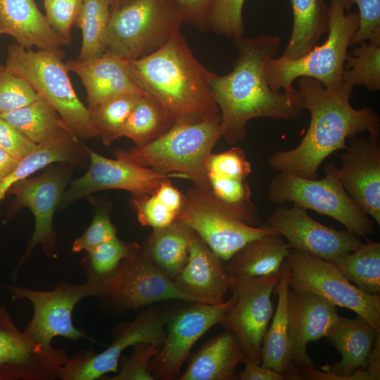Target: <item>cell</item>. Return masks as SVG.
<instances>
[{"label":"cell","instance_id":"cell-1","mask_svg":"<svg viewBox=\"0 0 380 380\" xmlns=\"http://www.w3.org/2000/svg\"><path fill=\"white\" fill-rule=\"evenodd\" d=\"M238 55L232 71L211 73L209 82L221 115L222 137L234 144L246 137V124L256 118L296 121L303 108L298 90L274 91L266 77V65L277 54V36L234 39Z\"/></svg>","mask_w":380,"mask_h":380},{"label":"cell","instance_id":"cell-2","mask_svg":"<svg viewBox=\"0 0 380 380\" xmlns=\"http://www.w3.org/2000/svg\"><path fill=\"white\" fill-rule=\"evenodd\" d=\"M298 84L303 108L310 113V125L296 147L276 151L270 157L272 170L316 179L324 160L338 150H346L349 139L365 132L379 137L380 118L376 112L368 106L360 109L352 106L350 100L354 87L343 84L338 89L327 88L308 77L298 78Z\"/></svg>","mask_w":380,"mask_h":380},{"label":"cell","instance_id":"cell-3","mask_svg":"<svg viewBox=\"0 0 380 380\" xmlns=\"http://www.w3.org/2000/svg\"><path fill=\"white\" fill-rule=\"evenodd\" d=\"M127 64L137 85L175 123L221 116L209 82L212 72L194 57L180 31L158 49Z\"/></svg>","mask_w":380,"mask_h":380},{"label":"cell","instance_id":"cell-4","mask_svg":"<svg viewBox=\"0 0 380 380\" xmlns=\"http://www.w3.org/2000/svg\"><path fill=\"white\" fill-rule=\"evenodd\" d=\"M220 121L221 116L199 122H176L152 142L128 151L117 149L115 156L160 174H182L195 186L211 191L207 162L222 137Z\"/></svg>","mask_w":380,"mask_h":380},{"label":"cell","instance_id":"cell-5","mask_svg":"<svg viewBox=\"0 0 380 380\" xmlns=\"http://www.w3.org/2000/svg\"><path fill=\"white\" fill-rule=\"evenodd\" d=\"M64 56L61 49L34 51L14 43L8 48L6 65L54 108L78 141L96 137L89 110L73 89Z\"/></svg>","mask_w":380,"mask_h":380},{"label":"cell","instance_id":"cell-6","mask_svg":"<svg viewBox=\"0 0 380 380\" xmlns=\"http://www.w3.org/2000/svg\"><path fill=\"white\" fill-rule=\"evenodd\" d=\"M329 27L327 40L316 45L298 59L280 56L270 59L266 65V77L271 89L279 92H293V82L302 77H311L325 87L341 88L348 49L358 28L357 12L346 13L342 0H330Z\"/></svg>","mask_w":380,"mask_h":380},{"label":"cell","instance_id":"cell-7","mask_svg":"<svg viewBox=\"0 0 380 380\" xmlns=\"http://www.w3.org/2000/svg\"><path fill=\"white\" fill-rule=\"evenodd\" d=\"M184 21L172 0H129L111 11L106 51L127 61L140 58L165 44Z\"/></svg>","mask_w":380,"mask_h":380},{"label":"cell","instance_id":"cell-8","mask_svg":"<svg viewBox=\"0 0 380 380\" xmlns=\"http://www.w3.org/2000/svg\"><path fill=\"white\" fill-rule=\"evenodd\" d=\"M324 170L325 176L320 179L277 172L268 186L270 202L277 205L292 202L306 210L327 215L357 236L373 234L372 222L343 187L337 167L330 163Z\"/></svg>","mask_w":380,"mask_h":380},{"label":"cell","instance_id":"cell-9","mask_svg":"<svg viewBox=\"0 0 380 380\" xmlns=\"http://www.w3.org/2000/svg\"><path fill=\"white\" fill-rule=\"evenodd\" d=\"M99 281L101 291L97 298L103 310L112 316L164 301L194 302L158 270L143 253L141 246Z\"/></svg>","mask_w":380,"mask_h":380},{"label":"cell","instance_id":"cell-10","mask_svg":"<svg viewBox=\"0 0 380 380\" xmlns=\"http://www.w3.org/2000/svg\"><path fill=\"white\" fill-rule=\"evenodd\" d=\"M11 294L13 301L26 299L33 307V315L23 329L34 343L51 348L53 338L61 336L77 341L94 339L78 329L72 322V312L82 300L98 297L101 291L99 280L87 279L82 284L68 281L58 283L53 290L41 291L15 285L3 286Z\"/></svg>","mask_w":380,"mask_h":380},{"label":"cell","instance_id":"cell-11","mask_svg":"<svg viewBox=\"0 0 380 380\" xmlns=\"http://www.w3.org/2000/svg\"><path fill=\"white\" fill-rule=\"evenodd\" d=\"M176 220L191 229L224 262L248 242L278 234L267 225L257 227L244 223L228 212L211 191L197 186L183 196Z\"/></svg>","mask_w":380,"mask_h":380},{"label":"cell","instance_id":"cell-12","mask_svg":"<svg viewBox=\"0 0 380 380\" xmlns=\"http://www.w3.org/2000/svg\"><path fill=\"white\" fill-rule=\"evenodd\" d=\"M170 310L156 305L142 308L132 321L116 325L111 344L101 353L84 350L69 357L60 368L61 380H95L110 372H118L122 352L137 344L149 343L161 346Z\"/></svg>","mask_w":380,"mask_h":380},{"label":"cell","instance_id":"cell-13","mask_svg":"<svg viewBox=\"0 0 380 380\" xmlns=\"http://www.w3.org/2000/svg\"><path fill=\"white\" fill-rule=\"evenodd\" d=\"M289 286L316 293L335 306L348 308L380 331V295H369L350 282L331 262L290 249Z\"/></svg>","mask_w":380,"mask_h":380},{"label":"cell","instance_id":"cell-14","mask_svg":"<svg viewBox=\"0 0 380 380\" xmlns=\"http://www.w3.org/2000/svg\"><path fill=\"white\" fill-rule=\"evenodd\" d=\"M280 272L243 279H232L231 303L220 324L236 338L244 358L261 364L263 338L273 316L271 295Z\"/></svg>","mask_w":380,"mask_h":380},{"label":"cell","instance_id":"cell-15","mask_svg":"<svg viewBox=\"0 0 380 380\" xmlns=\"http://www.w3.org/2000/svg\"><path fill=\"white\" fill-rule=\"evenodd\" d=\"M188 303L170 311L165 339L149 365V371L155 379L179 378L193 346L208 331L222 322L231 299L220 305Z\"/></svg>","mask_w":380,"mask_h":380},{"label":"cell","instance_id":"cell-16","mask_svg":"<svg viewBox=\"0 0 380 380\" xmlns=\"http://www.w3.org/2000/svg\"><path fill=\"white\" fill-rule=\"evenodd\" d=\"M66 180L65 173L59 169H51L38 177H28L15 183L7 191L6 194L15 196L9 217L25 207L32 212L35 220L34 232L27 248L12 272L13 279L17 278L20 268L29 260L36 246L41 245L47 256L55 255L53 215L61 201Z\"/></svg>","mask_w":380,"mask_h":380},{"label":"cell","instance_id":"cell-17","mask_svg":"<svg viewBox=\"0 0 380 380\" xmlns=\"http://www.w3.org/2000/svg\"><path fill=\"white\" fill-rule=\"evenodd\" d=\"M69 358L62 347L45 348L31 341L0 305V380H55Z\"/></svg>","mask_w":380,"mask_h":380},{"label":"cell","instance_id":"cell-18","mask_svg":"<svg viewBox=\"0 0 380 380\" xmlns=\"http://www.w3.org/2000/svg\"><path fill=\"white\" fill-rule=\"evenodd\" d=\"M90 166L81 177L72 181L63 192L61 203L68 205L94 192L106 189H122L133 196L151 195L165 179H186L180 173L160 174L153 170L120 159H109L90 151Z\"/></svg>","mask_w":380,"mask_h":380},{"label":"cell","instance_id":"cell-19","mask_svg":"<svg viewBox=\"0 0 380 380\" xmlns=\"http://www.w3.org/2000/svg\"><path fill=\"white\" fill-rule=\"evenodd\" d=\"M267 226L285 237L291 249L331 262L361 243L355 234L325 226L295 204L277 208L269 217Z\"/></svg>","mask_w":380,"mask_h":380},{"label":"cell","instance_id":"cell-20","mask_svg":"<svg viewBox=\"0 0 380 380\" xmlns=\"http://www.w3.org/2000/svg\"><path fill=\"white\" fill-rule=\"evenodd\" d=\"M379 336L380 331L360 316L341 317L325 337L341 355V361L320 366V370L314 366L306 369L300 372L302 379L372 380L367 369Z\"/></svg>","mask_w":380,"mask_h":380},{"label":"cell","instance_id":"cell-21","mask_svg":"<svg viewBox=\"0 0 380 380\" xmlns=\"http://www.w3.org/2000/svg\"><path fill=\"white\" fill-rule=\"evenodd\" d=\"M337 167L341 183L354 203L380 224V141L370 135L347 142Z\"/></svg>","mask_w":380,"mask_h":380},{"label":"cell","instance_id":"cell-22","mask_svg":"<svg viewBox=\"0 0 380 380\" xmlns=\"http://www.w3.org/2000/svg\"><path fill=\"white\" fill-rule=\"evenodd\" d=\"M288 315L291 361L300 375L314 366L306 351L308 343L325 338L341 316L336 306L323 297L291 289Z\"/></svg>","mask_w":380,"mask_h":380},{"label":"cell","instance_id":"cell-23","mask_svg":"<svg viewBox=\"0 0 380 380\" xmlns=\"http://www.w3.org/2000/svg\"><path fill=\"white\" fill-rule=\"evenodd\" d=\"M172 281L194 302L220 305L225 301L232 278L224 261L194 232L186 262Z\"/></svg>","mask_w":380,"mask_h":380},{"label":"cell","instance_id":"cell-24","mask_svg":"<svg viewBox=\"0 0 380 380\" xmlns=\"http://www.w3.org/2000/svg\"><path fill=\"white\" fill-rule=\"evenodd\" d=\"M65 64L68 71L80 78L87 91L89 110L119 94L148 96L134 80L127 61L109 52L89 61L69 60Z\"/></svg>","mask_w":380,"mask_h":380},{"label":"cell","instance_id":"cell-25","mask_svg":"<svg viewBox=\"0 0 380 380\" xmlns=\"http://www.w3.org/2000/svg\"><path fill=\"white\" fill-rule=\"evenodd\" d=\"M0 25L2 34L27 49L60 50L70 44L51 27L34 0H0Z\"/></svg>","mask_w":380,"mask_h":380},{"label":"cell","instance_id":"cell-26","mask_svg":"<svg viewBox=\"0 0 380 380\" xmlns=\"http://www.w3.org/2000/svg\"><path fill=\"white\" fill-rule=\"evenodd\" d=\"M290 266L285 259L274 292L278 296L275 313L262 341L261 365L284 374L289 379H302L291 361L288 325V294Z\"/></svg>","mask_w":380,"mask_h":380},{"label":"cell","instance_id":"cell-27","mask_svg":"<svg viewBox=\"0 0 380 380\" xmlns=\"http://www.w3.org/2000/svg\"><path fill=\"white\" fill-rule=\"evenodd\" d=\"M244 356L235 336L224 329L207 341L190 358L179 380L237 379L236 369Z\"/></svg>","mask_w":380,"mask_h":380},{"label":"cell","instance_id":"cell-28","mask_svg":"<svg viewBox=\"0 0 380 380\" xmlns=\"http://www.w3.org/2000/svg\"><path fill=\"white\" fill-rule=\"evenodd\" d=\"M290 249L281 236L266 235L246 244L227 262V267L234 279L278 273Z\"/></svg>","mask_w":380,"mask_h":380},{"label":"cell","instance_id":"cell-29","mask_svg":"<svg viewBox=\"0 0 380 380\" xmlns=\"http://www.w3.org/2000/svg\"><path fill=\"white\" fill-rule=\"evenodd\" d=\"M194 231L175 220L170 225L154 229L141 247L148 260L173 280L184 267Z\"/></svg>","mask_w":380,"mask_h":380},{"label":"cell","instance_id":"cell-30","mask_svg":"<svg viewBox=\"0 0 380 380\" xmlns=\"http://www.w3.org/2000/svg\"><path fill=\"white\" fill-rule=\"evenodd\" d=\"M293 24L282 56L298 59L307 54L329 31V8L323 0H291Z\"/></svg>","mask_w":380,"mask_h":380},{"label":"cell","instance_id":"cell-31","mask_svg":"<svg viewBox=\"0 0 380 380\" xmlns=\"http://www.w3.org/2000/svg\"><path fill=\"white\" fill-rule=\"evenodd\" d=\"M0 116L37 145L74 137L54 108L42 97Z\"/></svg>","mask_w":380,"mask_h":380},{"label":"cell","instance_id":"cell-32","mask_svg":"<svg viewBox=\"0 0 380 380\" xmlns=\"http://www.w3.org/2000/svg\"><path fill=\"white\" fill-rule=\"evenodd\" d=\"M332 263L362 292L380 295V243L370 240L339 255Z\"/></svg>","mask_w":380,"mask_h":380},{"label":"cell","instance_id":"cell-33","mask_svg":"<svg viewBox=\"0 0 380 380\" xmlns=\"http://www.w3.org/2000/svg\"><path fill=\"white\" fill-rule=\"evenodd\" d=\"M112 0H84L75 24L82 32L80 61L101 56L106 50Z\"/></svg>","mask_w":380,"mask_h":380},{"label":"cell","instance_id":"cell-34","mask_svg":"<svg viewBox=\"0 0 380 380\" xmlns=\"http://www.w3.org/2000/svg\"><path fill=\"white\" fill-rule=\"evenodd\" d=\"M78 141L74 137H68L38 144L37 148L21 159L9 174L0 179V202L15 183L37 170L55 162H75Z\"/></svg>","mask_w":380,"mask_h":380},{"label":"cell","instance_id":"cell-35","mask_svg":"<svg viewBox=\"0 0 380 380\" xmlns=\"http://www.w3.org/2000/svg\"><path fill=\"white\" fill-rule=\"evenodd\" d=\"M175 124L164 108L154 99L142 96L125 124L122 137L135 146L148 144L165 133Z\"/></svg>","mask_w":380,"mask_h":380},{"label":"cell","instance_id":"cell-36","mask_svg":"<svg viewBox=\"0 0 380 380\" xmlns=\"http://www.w3.org/2000/svg\"><path fill=\"white\" fill-rule=\"evenodd\" d=\"M208 176L212 194L228 212L248 225L258 223V213L245 179L213 174Z\"/></svg>","mask_w":380,"mask_h":380},{"label":"cell","instance_id":"cell-37","mask_svg":"<svg viewBox=\"0 0 380 380\" xmlns=\"http://www.w3.org/2000/svg\"><path fill=\"white\" fill-rule=\"evenodd\" d=\"M141 96L134 94H119L89 110L98 137H101L105 145H110L122 137L127 119Z\"/></svg>","mask_w":380,"mask_h":380},{"label":"cell","instance_id":"cell-38","mask_svg":"<svg viewBox=\"0 0 380 380\" xmlns=\"http://www.w3.org/2000/svg\"><path fill=\"white\" fill-rule=\"evenodd\" d=\"M343 83L364 86L372 91L380 89V40L362 42L346 58Z\"/></svg>","mask_w":380,"mask_h":380},{"label":"cell","instance_id":"cell-39","mask_svg":"<svg viewBox=\"0 0 380 380\" xmlns=\"http://www.w3.org/2000/svg\"><path fill=\"white\" fill-rule=\"evenodd\" d=\"M117 236L87 251L82 266L87 279L99 280L112 273L126 257L139 247Z\"/></svg>","mask_w":380,"mask_h":380},{"label":"cell","instance_id":"cell-40","mask_svg":"<svg viewBox=\"0 0 380 380\" xmlns=\"http://www.w3.org/2000/svg\"><path fill=\"white\" fill-rule=\"evenodd\" d=\"M40 97L26 80L0 64V114L24 107Z\"/></svg>","mask_w":380,"mask_h":380},{"label":"cell","instance_id":"cell-41","mask_svg":"<svg viewBox=\"0 0 380 380\" xmlns=\"http://www.w3.org/2000/svg\"><path fill=\"white\" fill-rule=\"evenodd\" d=\"M245 0H214L209 16V28L234 39L243 37L242 16Z\"/></svg>","mask_w":380,"mask_h":380},{"label":"cell","instance_id":"cell-42","mask_svg":"<svg viewBox=\"0 0 380 380\" xmlns=\"http://www.w3.org/2000/svg\"><path fill=\"white\" fill-rule=\"evenodd\" d=\"M160 346L154 343H141L132 346V352L120 371L109 380H155L149 371L152 358Z\"/></svg>","mask_w":380,"mask_h":380},{"label":"cell","instance_id":"cell-43","mask_svg":"<svg viewBox=\"0 0 380 380\" xmlns=\"http://www.w3.org/2000/svg\"><path fill=\"white\" fill-rule=\"evenodd\" d=\"M208 174L246 179L252 172L251 165L244 152L238 147L211 153L207 162Z\"/></svg>","mask_w":380,"mask_h":380},{"label":"cell","instance_id":"cell-44","mask_svg":"<svg viewBox=\"0 0 380 380\" xmlns=\"http://www.w3.org/2000/svg\"><path fill=\"white\" fill-rule=\"evenodd\" d=\"M45 17L51 27L71 43V30L84 0H43Z\"/></svg>","mask_w":380,"mask_h":380},{"label":"cell","instance_id":"cell-45","mask_svg":"<svg viewBox=\"0 0 380 380\" xmlns=\"http://www.w3.org/2000/svg\"><path fill=\"white\" fill-rule=\"evenodd\" d=\"M132 203L137 212L138 220L145 227L153 229L167 227L174 222L177 215L167 209L153 194L133 196Z\"/></svg>","mask_w":380,"mask_h":380},{"label":"cell","instance_id":"cell-46","mask_svg":"<svg viewBox=\"0 0 380 380\" xmlns=\"http://www.w3.org/2000/svg\"><path fill=\"white\" fill-rule=\"evenodd\" d=\"M359 12V25L350 45L380 40V0H354Z\"/></svg>","mask_w":380,"mask_h":380},{"label":"cell","instance_id":"cell-47","mask_svg":"<svg viewBox=\"0 0 380 380\" xmlns=\"http://www.w3.org/2000/svg\"><path fill=\"white\" fill-rule=\"evenodd\" d=\"M116 236V229L109 215L104 211H98L84 234L73 242L72 251L75 253L88 251Z\"/></svg>","mask_w":380,"mask_h":380},{"label":"cell","instance_id":"cell-48","mask_svg":"<svg viewBox=\"0 0 380 380\" xmlns=\"http://www.w3.org/2000/svg\"><path fill=\"white\" fill-rule=\"evenodd\" d=\"M38 145L30 141L0 116V148L21 160L32 153Z\"/></svg>","mask_w":380,"mask_h":380},{"label":"cell","instance_id":"cell-49","mask_svg":"<svg viewBox=\"0 0 380 380\" xmlns=\"http://www.w3.org/2000/svg\"><path fill=\"white\" fill-rule=\"evenodd\" d=\"M172 1L182 12L185 21L201 30L209 28V16L214 0Z\"/></svg>","mask_w":380,"mask_h":380},{"label":"cell","instance_id":"cell-50","mask_svg":"<svg viewBox=\"0 0 380 380\" xmlns=\"http://www.w3.org/2000/svg\"><path fill=\"white\" fill-rule=\"evenodd\" d=\"M245 367L239 374L237 379L240 380H286V376L276 370L256 364L248 360L242 362Z\"/></svg>","mask_w":380,"mask_h":380},{"label":"cell","instance_id":"cell-51","mask_svg":"<svg viewBox=\"0 0 380 380\" xmlns=\"http://www.w3.org/2000/svg\"><path fill=\"white\" fill-rule=\"evenodd\" d=\"M153 194L167 209L177 216L182 205L183 195L172 184L169 179H164Z\"/></svg>","mask_w":380,"mask_h":380},{"label":"cell","instance_id":"cell-52","mask_svg":"<svg viewBox=\"0 0 380 380\" xmlns=\"http://www.w3.org/2000/svg\"><path fill=\"white\" fill-rule=\"evenodd\" d=\"M20 160L0 148V179L9 174Z\"/></svg>","mask_w":380,"mask_h":380},{"label":"cell","instance_id":"cell-53","mask_svg":"<svg viewBox=\"0 0 380 380\" xmlns=\"http://www.w3.org/2000/svg\"><path fill=\"white\" fill-rule=\"evenodd\" d=\"M129 0H112V10L115 9Z\"/></svg>","mask_w":380,"mask_h":380},{"label":"cell","instance_id":"cell-54","mask_svg":"<svg viewBox=\"0 0 380 380\" xmlns=\"http://www.w3.org/2000/svg\"><path fill=\"white\" fill-rule=\"evenodd\" d=\"M347 11L354 4V0H342Z\"/></svg>","mask_w":380,"mask_h":380},{"label":"cell","instance_id":"cell-55","mask_svg":"<svg viewBox=\"0 0 380 380\" xmlns=\"http://www.w3.org/2000/svg\"><path fill=\"white\" fill-rule=\"evenodd\" d=\"M2 32H1V25H0V34H1Z\"/></svg>","mask_w":380,"mask_h":380}]
</instances>
